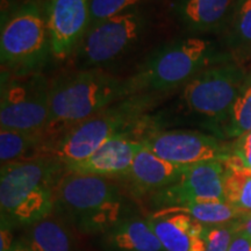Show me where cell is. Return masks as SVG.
Listing matches in <instances>:
<instances>
[{
  "label": "cell",
  "instance_id": "e0dca14e",
  "mask_svg": "<svg viewBox=\"0 0 251 251\" xmlns=\"http://www.w3.org/2000/svg\"><path fill=\"white\" fill-rule=\"evenodd\" d=\"M105 251H164L148 220L130 214L101 235Z\"/></svg>",
  "mask_w": 251,
  "mask_h": 251
},
{
  "label": "cell",
  "instance_id": "9c48e42d",
  "mask_svg": "<svg viewBox=\"0 0 251 251\" xmlns=\"http://www.w3.org/2000/svg\"><path fill=\"white\" fill-rule=\"evenodd\" d=\"M146 26V17L137 8L91 25L75 51L78 67L96 69L120 57L139 41Z\"/></svg>",
  "mask_w": 251,
  "mask_h": 251
},
{
  "label": "cell",
  "instance_id": "f1b7e54d",
  "mask_svg": "<svg viewBox=\"0 0 251 251\" xmlns=\"http://www.w3.org/2000/svg\"><path fill=\"white\" fill-rule=\"evenodd\" d=\"M235 226L238 231L249 235L251 237V213L244 214L242 218H240L237 221H235Z\"/></svg>",
  "mask_w": 251,
  "mask_h": 251
},
{
  "label": "cell",
  "instance_id": "ac0fdd59",
  "mask_svg": "<svg viewBox=\"0 0 251 251\" xmlns=\"http://www.w3.org/2000/svg\"><path fill=\"white\" fill-rule=\"evenodd\" d=\"M69 226L52 213L27 227L21 241L31 251H75V241Z\"/></svg>",
  "mask_w": 251,
  "mask_h": 251
},
{
  "label": "cell",
  "instance_id": "8992f818",
  "mask_svg": "<svg viewBox=\"0 0 251 251\" xmlns=\"http://www.w3.org/2000/svg\"><path fill=\"white\" fill-rule=\"evenodd\" d=\"M51 54L46 13L39 2L29 0L13 11L2 23L0 57L6 72H35Z\"/></svg>",
  "mask_w": 251,
  "mask_h": 251
},
{
  "label": "cell",
  "instance_id": "5bb4252c",
  "mask_svg": "<svg viewBox=\"0 0 251 251\" xmlns=\"http://www.w3.org/2000/svg\"><path fill=\"white\" fill-rule=\"evenodd\" d=\"M147 220L164 251H205L203 225L181 208L158 209Z\"/></svg>",
  "mask_w": 251,
  "mask_h": 251
},
{
  "label": "cell",
  "instance_id": "5b68a950",
  "mask_svg": "<svg viewBox=\"0 0 251 251\" xmlns=\"http://www.w3.org/2000/svg\"><path fill=\"white\" fill-rule=\"evenodd\" d=\"M231 59L216 51L214 43L202 37H186L163 46L143 63L127 85L130 96L165 92L186 85L203 69Z\"/></svg>",
  "mask_w": 251,
  "mask_h": 251
},
{
  "label": "cell",
  "instance_id": "44dd1931",
  "mask_svg": "<svg viewBox=\"0 0 251 251\" xmlns=\"http://www.w3.org/2000/svg\"><path fill=\"white\" fill-rule=\"evenodd\" d=\"M224 164L226 200L243 214L251 213V169L238 164L230 156Z\"/></svg>",
  "mask_w": 251,
  "mask_h": 251
},
{
  "label": "cell",
  "instance_id": "83f0119b",
  "mask_svg": "<svg viewBox=\"0 0 251 251\" xmlns=\"http://www.w3.org/2000/svg\"><path fill=\"white\" fill-rule=\"evenodd\" d=\"M13 228L1 224V237H0V251H9L14 244V237L12 234Z\"/></svg>",
  "mask_w": 251,
  "mask_h": 251
},
{
  "label": "cell",
  "instance_id": "ba28073f",
  "mask_svg": "<svg viewBox=\"0 0 251 251\" xmlns=\"http://www.w3.org/2000/svg\"><path fill=\"white\" fill-rule=\"evenodd\" d=\"M248 75L243 65L233 59L203 69L184 85L185 105L221 128Z\"/></svg>",
  "mask_w": 251,
  "mask_h": 251
},
{
  "label": "cell",
  "instance_id": "cb8c5ba5",
  "mask_svg": "<svg viewBox=\"0 0 251 251\" xmlns=\"http://www.w3.org/2000/svg\"><path fill=\"white\" fill-rule=\"evenodd\" d=\"M151 0H90L91 25L136 9Z\"/></svg>",
  "mask_w": 251,
  "mask_h": 251
},
{
  "label": "cell",
  "instance_id": "52a82bcc",
  "mask_svg": "<svg viewBox=\"0 0 251 251\" xmlns=\"http://www.w3.org/2000/svg\"><path fill=\"white\" fill-rule=\"evenodd\" d=\"M50 117V84L37 72H2L1 129L45 134Z\"/></svg>",
  "mask_w": 251,
  "mask_h": 251
},
{
  "label": "cell",
  "instance_id": "277c9868",
  "mask_svg": "<svg viewBox=\"0 0 251 251\" xmlns=\"http://www.w3.org/2000/svg\"><path fill=\"white\" fill-rule=\"evenodd\" d=\"M130 97L127 80L98 69H85L50 84V117L47 141Z\"/></svg>",
  "mask_w": 251,
  "mask_h": 251
},
{
  "label": "cell",
  "instance_id": "4316f807",
  "mask_svg": "<svg viewBox=\"0 0 251 251\" xmlns=\"http://www.w3.org/2000/svg\"><path fill=\"white\" fill-rule=\"evenodd\" d=\"M228 251H251V237L236 229Z\"/></svg>",
  "mask_w": 251,
  "mask_h": 251
},
{
  "label": "cell",
  "instance_id": "7c38bea8",
  "mask_svg": "<svg viewBox=\"0 0 251 251\" xmlns=\"http://www.w3.org/2000/svg\"><path fill=\"white\" fill-rule=\"evenodd\" d=\"M46 19L51 55L57 59L68 58L91 26L90 0H50Z\"/></svg>",
  "mask_w": 251,
  "mask_h": 251
},
{
  "label": "cell",
  "instance_id": "7a4b0ae2",
  "mask_svg": "<svg viewBox=\"0 0 251 251\" xmlns=\"http://www.w3.org/2000/svg\"><path fill=\"white\" fill-rule=\"evenodd\" d=\"M54 213L84 235H103L134 214L112 179L69 171L56 187Z\"/></svg>",
  "mask_w": 251,
  "mask_h": 251
},
{
  "label": "cell",
  "instance_id": "8fae6325",
  "mask_svg": "<svg viewBox=\"0 0 251 251\" xmlns=\"http://www.w3.org/2000/svg\"><path fill=\"white\" fill-rule=\"evenodd\" d=\"M143 146L165 161L179 166L207 161H226L229 144L216 136L198 130L152 131L142 140Z\"/></svg>",
  "mask_w": 251,
  "mask_h": 251
},
{
  "label": "cell",
  "instance_id": "9a60e30c",
  "mask_svg": "<svg viewBox=\"0 0 251 251\" xmlns=\"http://www.w3.org/2000/svg\"><path fill=\"white\" fill-rule=\"evenodd\" d=\"M184 168L165 161L143 146L135 156L124 180L127 181L128 188L134 196H152L179 180Z\"/></svg>",
  "mask_w": 251,
  "mask_h": 251
},
{
  "label": "cell",
  "instance_id": "30bf717a",
  "mask_svg": "<svg viewBox=\"0 0 251 251\" xmlns=\"http://www.w3.org/2000/svg\"><path fill=\"white\" fill-rule=\"evenodd\" d=\"M206 201H227L222 161H207L185 166L179 180L153 193L150 200L151 205L158 209Z\"/></svg>",
  "mask_w": 251,
  "mask_h": 251
},
{
  "label": "cell",
  "instance_id": "d6986e66",
  "mask_svg": "<svg viewBox=\"0 0 251 251\" xmlns=\"http://www.w3.org/2000/svg\"><path fill=\"white\" fill-rule=\"evenodd\" d=\"M224 30L230 58L242 65L251 61V0H237Z\"/></svg>",
  "mask_w": 251,
  "mask_h": 251
},
{
  "label": "cell",
  "instance_id": "6da1fadb",
  "mask_svg": "<svg viewBox=\"0 0 251 251\" xmlns=\"http://www.w3.org/2000/svg\"><path fill=\"white\" fill-rule=\"evenodd\" d=\"M65 171L61 162L48 156L1 165V224L29 227L52 214L56 187Z\"/></svg>",
  "mask_w": 251,
  "mask_h": 251
},
{
  "label": "cell",
  "instance_id": "7402d4cb",
  "mask_svg": "<svg viewBox=\"0 0 251 251\" xmlns=\"http://www.w3.org/2000/svg\"><path fill=\"white\" fill-rule=\"evenodd\" d=\"M249 130H251V72L222 125L221 135L226 139L235 140Z\"/></svg>",
  "mask_w": 251,
  "mask_h": 251
},
{
  "label": "cell",
  "instance_id": "4fadbf2b",
  "mask_svg": "<svg viewBox=\"0 0 251 251\" xmlns=\"http://www.w3.org/2000/svg\"><path fill=\"white\" fill-rule=\"evenodd\" d=\"M142 147L141 140L129 135H119L103 143L84 161L65 165V170L99 176L108 179H124L130 170L135 156Z\"/></svg>",
  "mask_w": 251,
  "mask_h": 251
},
{
  "label": "cell",
  "instance_id": "2e32d148",
  "mask_svg": "<svg viewBox=\"0 0 251 251\" xmlns=\"http://www.w3.org/2000/svg\"><path fill=\"white\" fill-rule=\"evenodd\" d=\"M237 0H176L175 13L184 27L197 33L224 30Z\"/></svg>",
  "mask_w": 251,
  "mask_h": 251
},
{
  "label": "cell",
  "instance_id": "d4e9b609",
  "mask_svg": "<svg viewBox=\"0 0 251 251\" xmlns=\"http://www.w3.org/2000/svg\"><path fill=\"white\" fill-rule=\"evenodd\" d=\"M235 233V222L220 226H203L205 251H228Z\"/></svg>",
  "mask_w": 251,
  "mask_h": 251
},
{
  "label": "cell",
  "instance_id": "603a6c76",
  "mask_svg": "<svg viewBox=\"0 0 251 251\" xmlns=\"http://www.w3.org/2000/svg\"><path fill=\"white\" fill-rule=\"evenodd\" d=\"M186 212L191 218L203 226H220L233 224L244 215L228 201H206L177 207Z\"/></svg>",
  "mask_w": 251,
  "mask_h": 251
},
{
  "label": "cell",
  "instance_id": "ffe728a7",
  "mask_svg": "<svg viewBox=\"0 0 251 251\" xmlns=\"http://www.w3.org/2000/svg\"><path fill=\"white\" fill-rule=\"evenodd\" d=\"M46 142L47 137L45 134L26 133V131L0 128L1 165L37 157Z\"/></svg>",
  "mask_w": 251,
  "mask_h": 251
},
{
  "label": "cell",
  "instance_id": "3957f363",
  "mask_svg": "<svg viewBox=\"0 0 251 251\" xmlns=\"http://www.w3.org/2000/svg\"><path fill=\"white\" fill-rule=\"evenodd\" d=\"M152 99L150 94H137L113 103L47 141L40 156L52 157L65 166L86 159L113 137L133 136L144 124Z\"/></svg>",
  "mask_w": 251,
  "mask_h": 251
},
{
  "label": "cell",
  "instance_id": "484cf974",
  "mask_svg": "<svg viewBox=\"0 0 251 251\" xmlns=\"http://www.w3.org/2000/svg\"><path fill=\"white\" fill-rule=\"evenodd\" d=\"M229 151L234 161L244 168L251 169V130L233 140L229 144Z\"/></svg>",
  "mask_w": 251,
  "mask_h": 251
},
{
  "label": "cell",
  "instance_id": "f546056e",
  "mask_svg": "<svg viewBox=\"0 0 251 251\" xmlns=\"http://www.w3.org/2000/svg\"><path fill=\"white\" fill-rule=\"evenodd\" d=\"M9 251H31V250L28 248L26 243L23 242L21 240H18V241H15Z\"/></svg>",
  "mask_w": 251,
  "mask_h": 251
}]
</instances>
